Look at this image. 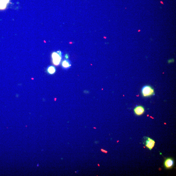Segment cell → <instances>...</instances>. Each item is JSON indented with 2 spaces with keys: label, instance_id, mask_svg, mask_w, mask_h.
Returning a JSON list of instances; mask_svg holds the SVG:
<instances>
[{
  "label": "cell",
  "instance_id": "cell-1",
  "mask_svg": "<svg viewBox=\"0 0 176 176\" xmlns=\"http://www.w3.org/2000/svg\"><path fill=\"white\" fill-rule=\"evenodd\" d=\"M51 57L53 64L56 66L59 65L62 59V53L61 51H58L53 52Z\"/></svg>",
  "mask_w": 176,
  "mask_h": 176
},
{
  "label": "cell",
  "instance_id": "cell-2",
  "mask_svg": "<svg viewBox=\"0 0 176 176\" xmlns=\"http://www.w3.org/2000/svg\"><path fill=\"white\" fill-rule=\"evenodd\" d=\"M142 94L143 97H147L154 95V90L149 85H145L142 89Z\"/></svg>",
  "mask_w": 176,
  "mask_h": 176
},
{
  "label": "cell",
  "instance_id": "cell-3",
  "mask_svg": "<svg viewBox=\"0 0 176 176\" xmlns=\"http://www.w3.org/2000/svg\"><path fill=\"white\" fill-rule=\"evenodd\" d=\"M145 141V145L146 147L148 148L149 150H151L155 146V141L152 139L148 137H146Z\"/></svg>",
  "mask_w": 176,
  "mask_h": 176
},
{
  "label": "cell",
  "instance_id": "cell-4",
  "mask_svg": "<svg viewBox=\"0 0 176 176\" xmlns=\"http://www.w3.org/2000/svg\"><path fill=\"white\" fill-rule=\"evenodd\" d=\"M174 164V162L173 159L167 158L164 161V165L165 168L167 169H171L173 168Z\"/></svg>",
  "mask_w": 176,
  "mask_h": 176
},
{
  "label": "cell",
  "instance_id": "cell-5",
  "mask_svg": "<svg viewBox=\"0 0 176 176\" xmlns=\"http://www.w3.org/2000/svg\"><path fill=\"white\" fill-rule=\"evenodd\" d=\"M134 112L137 116H141L142 115L144 112V107L141 106H137L134 109Z\"/></svg>",
  "mask_w": 176,
  "mask_h": 176
},
{
  "label": "cell",
  "instance_id": "cell-6",
  "mask_svg": "<svg viewBox=\"0 0 176 176\" xmlns=\"http://www.w3.org/2000/svg\"><path fill=\"white\" fill-rule=\"evenodd\" d=\"M62 68L65 69H69L71 66V62L68 59H64L62 62Z\"/></svg>",
  "mask_w": 176,
  "mask_h": 176
},
{
  "label": "cell",
  "instance_id": "cell-7",
  "mask_svg": "<svg viewBox=\"0 0 176 176\" xmlns=\"http://www.w3.org/2000/svg\"><path fill=\"white\" fill-rule=\"evenodd\" d=\"M56 68L53 66H49L47 68V71L49 75H53L56 73Z\"/></svg>",
  "mask_w": 176,
  "mask_h": 176
},
{
  "label": "cell",
  "instance_id": "cell-8",
  "mask_svg": "<svg viewBox=\"0 0 176 176\" xmlns=\"http://www.w3.org/2000/svg\"><path fill=\"white\" fill-rule=\"evenodd\" d=\"M9 1V0H0V9H3L5 8L7 5Z\"/></svg>",
  "mask_w": 176,
  "mask_h": 176
},
{
  "label": "cell",
  "instance_id": "cell-9",
  "mask_svg": "<svg viewBox=\"0 0 176 176\" xmlns=\"http://www.w3.org/2000/svg\"><path fill=\"white\" fill-rule=\"evenodd\" d=\"M174 62V60L173 59H170L169 61H168V62L169 63H171Z\"/></svg>",
  "mask_w": 176,
  "mask_h": 176
},
{
  "label": "cell",
  "instance_id": "cell-10",
  "mask_svg": "<svg viewBox=\"0 0 176 176\" xmlns=\"http://www.w3.org/2000/svg\"><path fill=\"white\" fill-rule=\"evenodd\" d=\"M65 58L66 59H68V58H69V56H68V54H66V55H65Z\"/></svg>",
  "mask_w": 176,
  "mask_h": 176
},
{
  "label": "cell",
  "instance_id": "cell-11",
  "mask_svg": "<svg viewBox=\"0 0 176 176\" xmlns=\"http://www.w3.org/2000/svg\"><path fill=\"white\" fill-rule=\"evenodd\" d=\"M101 151H102V152H104V153H107V151H106L105 150H103V149H101Z\"/></svg>",
  "mask_w": 176,
  "mask_h": 176
},
{
  "label": "cell",
  "instance_id": "cell-12",
  "mask_svg": "<svg viewBox=\"0 0 176 176\" xmlns=\"http://www.w3.org/2000/svg\"><path fill=\"white\" fill-rule=\"evenodd\" d=\"M95 128V129H96V127H94V128Z\"/></svg>",
  "mask_w": 176,
  "mask_h": 176
},
{
  "label": "cell",
  "instance_id": "cell-13",
  "mask_svg": "<svg viewBox=\"0 0 176 176\" xmlns=\"http://www.w3.org/2000/svg\"><path fill=\"white\" fill-rule=\"evenodd\" d=\"M98 165L99 166H100V165H99V164H98Z\"/></svg>",
  "mask_w": 176,
  "mask_h": 176
}]
</instances>
